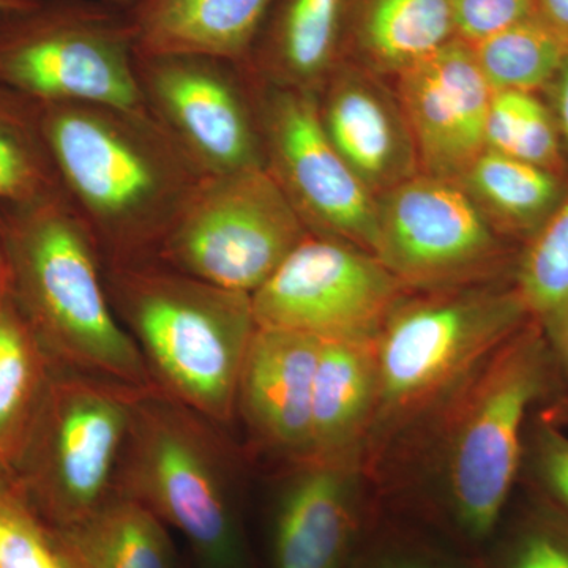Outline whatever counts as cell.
<instances>
[{
  "label": "cell",
  "instance_id": "obj_3",
  "mask_svg": "<svg viewBox=\"0 0 568 568\" xmlns=\"http://www.w3.org/2000/svg\"><path fill=\"white\" fill-rule=\"evenodd\" d=\"M529 320L514 280L407 291L376 338L379 392L364 450L366 476L405 454L489 355Z\"/></svg>",
  "mask_w": 568,
  "mask_h": 568
},
{
  "label": "cell",
  "instance_id": "obj_31",
  "mask_svg": "<svg viewBox=\"0 0 568 568\" xmlns=\"http://www.w3.org/2000/svg\"><path fill=\"white\" fill-rule=\"evenodd\" d=\"M0 568H78L13 474L0 473Z\"/></svg>",
  "mask_w": 568,
  "mask_h": 568
},
{
  "label": "cell",
  "instance_id": "obj_38",
  "mask_svg": "<svg viewBox=\"0 0 568 568\" xmlns=\"http://www.w3.org/2000/svg\"><path fill=\"white\" fill-rule=\"evenodd\" d=\"M40 0H0V17L32 9Z\"/></svg>",
  "mask_w": 568,
  "mask_h": 568
},
{
  "label": "cell",
  "instance_id": "obj_25",
  "mask_svg": "<svg viewBox=\"0 0 568 568\" xmlns=\"http://www.w3.org/2000/svg\"><path fill=\"white\" fill-rule=\"evenodd\" d=\"M63 194L41 133L37 104L0 85V205Z\"/></svg>",
  "mask_w": 568,
  "mask_h": 568
},
{
  "label": "cell",
  "instance_id": "obj_8",
  "mask_svg": "<svg viewBox=\"0 0 568 568\" xmlns=\"http://www.w3.org/2000/svg\"><path fill=\"white\" fill-rule=\"evenodd\" d=\"M134 387L55 365L13 476L52 528L77 525L115 491Z\"/></svg>",
  "mask_w": 568,
  "mask_h": 568
},
{
  "label": "cell",
  "instance_id": "obj_28",
  "mask_svg": "<svg viewBox=\"0 0 568 568\" xmlns=\"http://www.w3.org/2000/svg\"><path fill=\"white\" fill-rule=\"evenodd\" d=\"M346 568H481V559L424 519L372 518Z\"/></svg>",
  "mask_w": 568,
  "mask_h": 568
},
{
  "label": "cell",
  "instance_id": "obj_21",
  "mask_svg": "<svg viewBox=\"0 0 568 568\" xmlns=\"http://www.w3.org/2000/svg\"><path fill=\"white\" fill-rule=\"evenodd\" d=\"M377 392L376 342L321 339L308 459L364 458Z\"/></svg>",
  "mask_w": 568,
  "mask_h": 568
},
{
  "label": "cell",
  "instance_id": "obj_13",
  "mask_svg": "<svg viewBox=\"0 0 568 568\" xmlns=\"http://www.w3.org/2000/svg\"><path fill=\"white\" fill-rule=\"evenodd\" d=\"M253 82L265 168L306 230L375 254L377 197L328 140L316 93Z\"/></svg>",
  "mask_w": 568,
  "mask_h": 568
},
{
  "label": "cell",
  "instance_id": "obj_22",
  "mask_svg": "<svg viewBox=\"0 0 568 568\" xmlns=\"http://www.w3.org/2000/svg\"><path fill=\"white\" fill-rule=\"evenodd\" d=\"M457 182L497 233L523 245L544 226L568 193L564 174L488 149Z\"/></svg>",
  "mask_w": 568,
  "mask_h": 568
},
{
  "label": "cell",
  "instance_id": "obj_9",
  "mask_svg": "<svg viewBox=\"0 0 568 568\" xmlns=\"http://www.w3.org/2000/svg\"><path fill=\"white\" fill-rule=\"evenodd\" d=\"M308 233L267 168L205 175L153 260L252 295Z\"/></svg>",
  "mask_w": 568,
  "mask_h": 568
},
{
  "label": "cell",
  "instance_id": "obj_26",
  "mask_svg": "<svg viewBox=\"0 0 568 568\" xmlns=\"http://www.w3.org/2000/svg\"><path fill=\"white\" fill-rule=\"evenodd\" d=\"M473 48L478 67L493 92H536L545 89L568 54L567 44L549 31L536 14Z\"/></svg>",
  "mask_w": 568,
  "mask_h": 568
},
{
  "label": "cell",
  "instance_id": "obj_14",
  "mask_svg": "<svg viewBox=\"0 0 568 568\" xmlns=\"http://www.w3.org/2000/svg\"><path fill=\"white\" fill-rule=\"evenodd\" d=\"M394 81L422 173L457 181L485 151L493 97L474 48L450 40Z\"/></svg>",
  "mask_w": 568,
  "mask_h": 568
},
{
  "label": "cell",
  "instance_id": "obj_37",
  "mask_svg": "<svg viewBox=\"0 0 568 568\" xmlns=\"http://www.w3.org/2000/svg\"><path fill=\"white\" fill-rule=\"evenodd\" d=\"M13 297V274L9 246H7L6 226H3L2 209H0V305Z\"/></svg>",
  "mask_w": 568,
  "mask_h": 568
},
{
  "label": "cell",
  "instance_id": "obj_29",
  "mask_svg": "<svg viewBox=\"0 0 568 568\" xmlns=\"http://www.w3.org/2000/svg\"><path fill=\"white\" fill-rule=\"evenodd\" d=\"M514 283L530 316L547 325L568 308V193L555 213L523 245Z\"/></svg>",
  "mask_w": 568,
  "mask_h": 568
},
{
  "label": "cell",
  "instance_id": "obj_11",
  "mask_svg": "<svg viewBox=\"0 0 568 568\" xmlns=\"http://www.w3.org/2000/svg\"><path fill=\"white\" fill-rule=\"evenodd\" d=\"M406 293L375 254L342 239L308 233L252 294L253 315L261 328L376 342Z\"/></svg>",
  "mask_w": 568,
  "mask_h": 568
},
{
  "label": "cell",
  "instance_id": "obj_18",
  "mask_svg": "<svg viewBox=\"0 0 568 568\" xmlns=\"http://www.w3.org/2000/svg\"><path fill=\"white\" fill-rule=\"evenodd\" d=\"M274 0H136V54H193L244 65Z\"/></svg>",
  "mask_w": 568,
  "mask_h": 568
},
{
  "label": "cell",
  "instance_id": "obj_23",
  "mask_svg": "<svg viewBox=\"0 0 568 568\" xmlns=\"http://www.w3.org/2000/svg\"><path fill=\"white\" fill-rule=\"evenodd\" d=\"M54 368L13 297L0 305V473L17 469Z\"/></svg>",
  "mask_w": 568,
  "mask_h": 568
},
{
  "label": "cell",
  "instance_id": "obj_27",
  "mask_svg": "<svg viewBox=\"0 0 568 568\" xmlns=\"http://www.w3.org/2000/svg\"><path fill=\"white\" fill-rule=\"evenodd\" d=\"M485 149L564 174L558 126L536 92L496 91L485 123Z\"/></svg>",
  "mask_w": 568,
  "mask_h": 568
},
{
  "label": "cell",
  "instance_id": "obj_35",
  "mask_svg": "<svg viewBox=\"0 0 568 568\" xmlns=\"http://www.w3.org/2000/svg\"><path fill=\"white\" fill-rule=\"evenodd\" d=\"M536 17L568 47V0H536Z\"/></svg>",
  "mask_w": 568,
  "mask_h": 568
},
{
  "label": "cell",
  "instance_id": "obj_36",
  "mask_svg": "<svg viewBox=\"0 0 568 568\" xmlns=\"http://www.w3.org/2000/svg\"><path fill=\"white\" fill-rule=\"evenodd\" d=\"M544 328L551 342L552 349L558 355L560 366H566L568 369V308Z\"/></svg>",
  "mask_w": 568,
  "mask_h": 568
},
{
  "label": "cell",
  "instance_id": "obj_32",
  "mask_svg": "<svg viewBox=\"0 0 568 568\" xmlns=\"http://www.w3.org/2000/svg\"><path fill=\"white\" fill-rule=\"evenodd\" d=\"M532 429L526 439L525 459H529L537 495L568 517V436L547 422Z\"/></svg>",
  "mask_w": 568,
  "mask_h": 568
},
{
  "label": "cell",
  "instance_id": "obj_24",
  "mask_svg": "<svg viewBox=\"0 0 568 568\" xmlns=\"http://www.w3.org/2000/svg\"><path fill=\"white\" fill-rule=\"evenodd\" d=\"M54 529L78 568H174L166 525L122 493L77 525Z\"/></svg>",
  "mask_w": 568,
  "mask_h": 568
},
{
  "label": "cell",
  "instance_id": "obj_17",
  "mask_svg": "<svg viewBox=\"0 0 568 568\" xmlns=\"http://www.w3.org/2000/svg\"><path fill=\"white\" fill-rule=\"evenodd\" d=\"M320 349L315 336L257 327L239 376L235 418L257 447L290 465L306 462L312 452Z\"/></svg>",
  "mask_w": 568,
  "mask_h": 568
},
{
  "label": "cell",
  "instance_id": "obj_16",
  "mask_svg": "<svg viewBox=\"0 0 568 568\" xmlns=\"http://www.w3.org/2000/svg\"><path fill=\"white\" fill-rule=\"evenodd\" d=\"M316 97L328 140L373 196L422 173L413 130L386 78L342 59Z\"/></svg>",
  "mask_w": 568,
  "mask_h": 568
},
{
  "label": "cell",
  "instance_id": "obj_33",
  "mask_svg": "<svg viewBox=\"0 0 568 568\" xmlns=\"http://www.w3.org/2000/svg\"><path fill=\"white\" fill-rule=\"evenodd\" d=\"M455 36L469 44L528 20L536 14V0H450Z\"/></svg>",
  "mask_w": 568,
  "mask_h": 568
},
{
  "label": "cell",
  "instance_id": "obj_39",
  "mask_svg": "<svg viewBox=\"0 0 568 568\" xmlns=\"http://www.w3.org/2000/svg\"><path fill=\"white\" fill-rule=\"evenodd\" d=\"M100 2L111 3V6L122 7V9H130L136 0H100Z\"/></svg>",
  "mask_w": 568,
  "mask_h": 568
},
{
  "label": "cell",
  "instance_id": "obj_6",
  "mask_svg": "<svg viewBox=\"0 0 568 568\" xmlns=\"http://www.w3.org/2000/svg\"><path fill=\"white\" fill-rule=\"evenodd\" d=\"M220 429L159 388H145L115 491L182 534L204 568H250L233 458Z\"/></svg>",
  "mask_w": 568,
  "mask_h": 568
},
{
  "label": "cell",
  "instance_id": "obj_7",
  "mask_svg": "<svg viewBox=\"0 0 568 568\" xmlns=\"http://www.w3.org/2000/svg\"><path fill=\"white\" fill-rule=\"evenodd\" d=\"M0 85L37 104L149 112L129 13L100 0H40L2 14Z\"/></svg>",
  "mask_w": 568,
  "mask_h": 568
},
{
  "label": "cell",
  "instance_id": "obj_19",
  "mask_svg": "<svg viewBox=\"0 0 568 568\" xmlns=\"http://www.w3.org/2000/svg\"><path fill=\"white\" fill-rule=\"evenodd\" d=\"M346 0H274L245 69L264 84L320 92L342 61Z\"/></svg>",
  "mask_w": 568,
  "mask_h": 568
},
{
  "label": "cell",
  "instance_id": "obj_20",
  "mask_svg": "<svg viewBox=\"0 0 568 568\" xmlns=\"http://www.w3.org/2000/svg\"><path fill=\"white\" fill-rule=\"evenodd\" d=\"M454 39L450 0H346L342 59L386 80Z\"/></svg>",
  "mask_w": 568,
  "mask_h": 568
},
{
  "label": "cell",
  "instance_id": "obj_1",
  "mask_svg": "<svg viewBox=\"0 0 568 568\" xmlns=\"http://www.w3.org/2000/svg\"><path fill=\"white\" fill-rule=\"evenodd\" d=\"M547 332L529 320L480 368L410 444L436 484L422 519L480 556L525 463L528 420L559 379Z\"/></svg>",
  "mask_w": 568,
  "mask_h": 568
},
{
  "label": "cell",
  "instance_id": "obj_34",
  "mask_svg": "<svg viewBox=\"0 0 568 568\" xmlns=\"http://www.w3.org/2000/svg\"><path fill=\"white\" fill-rule=\"evenodd\" d=\"M545 91L549 111L558 126L560 148L568 168V54Z\"/></svg>",
  "mask_w": 568,
  "mask_h": 568
},
{
  "label": "cell",
  "instance_id": "obj_30",
  "mask_svg": "<svg viewBox=\"0 0 568 568\" xmlns=\"http://www.w3.org/2000/svg\"><path fill=\"white\" fill-rule=\"evenodd\" d=\"M481 568H568V517L536 496L510 521H500L480 552Z\"/></svg>",
  "mask_w": 568,
  "mask_h": 568
},
{
  "label": "cell",
  "instance_id": "obj_5",
  "mask_svg": "<svg viewBox=\"0 0 568 568\" xmlns=\"http://www.w3.org/2000/svg\"><path fill=\"white\" fill-rule=\"evenodd\" d=\"M103 268L112 308L153 386L219 428L233 424L239 376L257 328L252 295L155 260Z\"/></svg>",
  "mask_w": 568,
  "mask_h": 568
},
{
  "label": "cell",
  "instance_id": "obj_10",
  "mask_svg": "<svg viewBox=\"0 0 568 568\" xmlns=\"http://www.w3.org/2000/svg\"><path fill=\"white\" fill-rule=\"evenodd\" d=\"M375 256L406 291L499 282L510 246L454 179L418 173L377 197Z\"/></svg>",
  "mask_w": 568,
  "mask_h": 568
},
{
  "label": "cell",
  "instance_id": "obj_2",
  "mask_svg": "<svg viewBox=\"0 0 568 568\" xmlns=\"http://www.w3.org/2000/svg\"><path fill=\"white\" fill-rule=\"evenodd\" d=\"M37 111L63 196L103 264L153 260L205 175L151 112L88 103Z\"/></svg>",
  "mask_w": 568,
  "mask_h": 568
},
{
  "label": "cell",
  "instance_id": "obj_4",
  "mask_svg": "<svg viewBox=\"0 0 568 568\" xmlns=\"http://www.w3.org/2000/svg\"><path fill=\"white\" fill-rule=\"evenodd\" d=\"M0 209L14 304L54 364L155 387L112 308L99 248L65 196Z\"/></svg>",
  "mask_w": 568,
  "mask_h": 568
},
{
  "label": "cell",
  "instance_id": "obj_12",
  "mask_svg": "<svg viewBox=\"0 0 568 568\" xmlns=\"http://www.w3.org/2000/svg\"><path fill=\"white\" fill-rule=\"evenodd\" d=\"M142 99L203 175L264 168L254 82L244 65L193 54H136Z\"/></svg>",
  "mask_w": 568,
  "mask_h": 568
},
{
  "label": "cell",
  "instance_id": "obj_15",
  "mask_svg": "<svg viewBox=\"0 0 568 568\" xmlns=\"http://www.w3.org/2000/svg\"><path fill=\"white\" fill-rule=\"evenodd\" d=\"M283 485L272 529L274 568H346L372 515L364 458L306 459Z\"/></svg>",
  "mask_w": 568,
  "mask_h": 568
}]
</instances>
